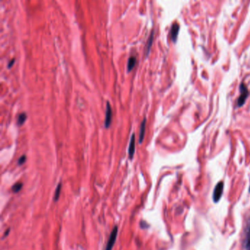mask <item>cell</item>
I'll return each instance as SVG.
<instances>
[{
    "label": "cell",
    "mask_w": 250,
    "mask_h": 250,
    "mask_svg": "<svg viewBox=\"0 0 250 250\" xmlns=\"http://www.w3.org/2000/svg\"><path fill=\"white\" fill-rule=\"evenodd\" d=\"M239 90L241 95L240 96L238 97V98L237 99L236 106H238V107H241V106L245 104L246 100H247V98L249 97V92L248 90L247 87L246 86V84H244V82H242V83L240 84Z\"/></svg>",
    "instance_id": "cell-1"
},
{
    "label": "cell",
    "mask_w": 250,
    "mask_h": 250,
    "mask_svg": "<svg viewBox=\"0 0 250 250\" xmlns=\"http://www.w3.org/2000/svg\"><path fill=\"white\" fill-rule=\"evenodd\" d=\"M224 190V183L223 182H219L215 186L214 193H213V200L214 203H218L221 199Z\"/></svg>",
    "instance_id": "cell-2"
},
{
    "label": "cell",
    "mask_w": 250,
    "mask_h": 250,
    "mask_svg": "<svg viewBox=\"0 0 250 250\" xmlns=\"http://www.w3.org/2000/svg\"><path fill=\"white\" fill-rule=\"evenodd\" d=\"M117 232H118V227L117 226L114 227V228L112 231L111 234L109 236V238L107 242V245H106V250H112L114 247V244L115 243V241H116V238L117 236Z\"/></svg>",
    "instance_id": "cell-3"
},
{
    "label": "cell",
    "mask_w": 250,
    "mask_h": 250,
    "mask_svg": "<svg viewBox=\"0 0 250 250\" xmlns=\"http://www.w3.org/2000/svg\"><path fill=\"white\" fill-rule=\"evenodd\" d=\"M112 107L110 106L109 102L107 101L106 102L105 121H104V126H105V128H109L110 125L112 123Z\"/></svg>",
    "instance_id": "cell-4"
},
{
    "label": "cell",
    "mask_w": 250,
    "mask_h": 250,
    "mask_svg": "<svg viewBox=\"0 0 250 250\" xmlns=\"http://www.w3.org/2000/svg\"><path fill=\"white\" fill-rule=\"evenodd\" d=\"M180 30V25L177 23H175L172 25L170 29V35L171 38H172V40L175 43L176 40H177L178 35V32H179Z\"/></svg>",
    "instance_id": "cell-5"
},
{
    "label": "cell",
    "mask_w": 250,
    "mask_h": 250,
    "mask_svg": "<svg viewBox=\"0 0 250 250\" xmlns=\"http://www.w3.org/2000/svg\"><path fill=\"white\" fill-rule=\"evenodd\" d=\"M134 153H135V134H132L130 140L129 148H128V155L131 159H133Z\"/></svg>",
    "instance_id": "cell-6"
},
{
    "label": "cell",
    "mask_w": 250,
    "mask_h": 250,
    "mask_svg": "<svg viewBox=\"0 0 250 250\" xmlns=\"http://www.w3.org/2000/svg\"><path fill=\"white\" fill-rule=\"evenodd\" d=\"M145 126H146V118L143 119L142 122L141 123L140 126V131H139V143L141 144L142 142L143 139L145 137Z\"/></svg>",
    "instance_id": "cell-7"
},
{
    "label": "cell",
    "mask_w": 250,
    "mask_h": 250,
    "mask_svg": "<svg viewBox=\"0 0 250 250\" xmlns=\"http://www.w3.org/2000/svg\"><path fill=\"white\" fill-rule=\"evenodd\" d=\"M136 62H137V59H136L135 57L131 56L128 58V63H127V70H128V71H131L134 68Z\"/></svg>",
    "instance_id": "cell-8"
},
{
    "label": "cell",
    "mask_w": 250,
    "mask_h": 250,
    "mask_svg": "<svg viewBox=\"0 0 250 250\" xmlns=\"http://www.w3.org/2000/svg\"><path fill=\"white\" fill-rule=\"evenodd\" d=\"M153 35H154V31L152 30L151 33H150V35L148 38V43H147V46H146V52H145V53H146L147 56L148 55L149 51H150V48H151V46H152V43H153Z\"/></svg>",
    "instance_id": "cell-9"
},
{
    "label": "cell",
    "mask_w": 250,
    "mask_h": 250,
    "mask_svg": "<svg viewBox=\"0 0 250 250\" xmlns=\"http://www.w3.org/2000/svg\"><path fill=\"white\" fill-rule=\"evenodd\" d=\"M245 247L247 250H250V222L247 227V238L245 241Z\"/></svg>",
    "instance_id": "cell-10"
},
{
    "label": "cell",
    "mask_w": 250,
    "mask_h": 250,
    "mask_svg": "<svg viewBox=\"0 0 250 250\" xmlns=\"http://www.w3.org/2000/svg\"><path fill=\"white\" fill-rule=\"evenodd\" d=\"M26 120H27V115H26V113H24V112L21 113L19 115H18V117L17 124L19 126H21L24 123Z\"/></svg>",
    "instance_id": "cell-11"
},
{
    "label": "cell",
    "mask_w": 250,
    "mask_h": 250,
    "mask_svg": "<svg viewBox=\"0 0 250 250\" xmlns=\"http://www.w3.org/2000/svg\"><path fill=\"white\" fill-rule=\"evenodd\" d=\"M61 188H62L61 183H59V184L57 185V186L56 191H55V193H54V202L57 201V200H59V198H60V192H61Z\"/></svg>",
    "instance_id": "cell-12"
},
{
    "label": "cell",
    "mask_w": 250,
    "mask_h": 250,
    "mask_svg": "<svg viewBox=\"0 0 250 250\" xmlns=\"http://www.w3.org/2000/svg\"><path fill=\"white\" fill-rule=\"evenodd\" d=\"M23 187V183H16V184L13 185V186L12 187V191L14 193H17L19 192L20 190L22 189Z\"/></svg>",
    "instance_id": "cell-13"
},
{
    "label": "cell",
    "mask_w": 250,
    "mask_h": 250,
    "mask_svg": "<svg viewBox=\"0 0 250 250\" xmlns=\"http://www.w3.org/2000/svg\"><path fill=\"white\" fill-rule=\"evenodd\" d=\"M25 161H26V156L23 155L19 158V159H18V164L19 165H22L25 162Z\"/></svg>",
    "instance_id": "cell-14"
},
{
    "label": "cell",
    "mask_w": 250,
    "mask_h": 250,
    "mask_svg": "<svg viewBox=\"0 0 250 250\" xmlns=\"http://www.w3.org/2000/svg\"><path fill=\"white\" fill-rule=\"evenodd\" d=\"M14 62H15V59H13V60H11L9 62L8 66H7V67H8V68H10L12 67L13 65V64H14Z\"/></svg>",
    "instance_id": "cell-15"
},
{
    "label": "cell",
    "mask_w": 250,
    "mask_h": 250,
    "mask_svg": "<svg viewBox=\"0 0 250 250\" xmlns=\"http://www.w3.org/2000/svg\"><path fill=\"white\" fill-rule=\"evenodd\" d=\"M9 231H10V229H8L7 230V231H5V235H4V236H3V238H5V236H7V235H8V233H9Z\"/></svg>",
    "instance_id": "cell-16"
},
{
    "label": "cell",
    "mask_w": 250,
    "mask_h": 250,
    "mask_svg": "<svg viewBox=\"0 0 250 250\" xmlns=\"http://www.w3.org/2000/svg\"><path fill=\"white\" fill-rule=\"evenodd\" d=\"M249 192H250V187H249Z\"/></svg>",
    "instance_id": "cell-17"
}]
</instances>
